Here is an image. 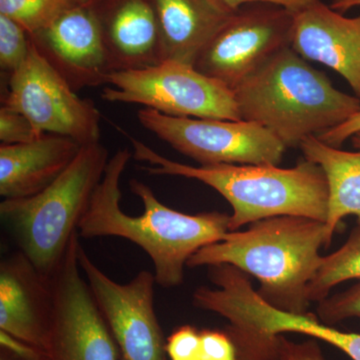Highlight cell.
I'll return each mask as SVG.
<instances>
[{
  "label": "cell",
  "instance_id": "obj_1",
  "mask_svg": "<svg viewBox=\"0 0 360 360\" xmlns=\"http://www.w3.org/2000/svg\"><path fill=\"white\" fill-rule=\"evenodd\" d=\"M131 158L127 148L111 156L78 233L84 238L115 236L131 241L153 260L156 284L176 288L184 283L189 258L200 248L224 240L231 215L176 212L161 203L148 184L134 179L129 180V188L143 203L144 212L137 217L127 214L120 207V179Z\"/></svg>",
  "mask_w": 360,
  "mask_h": 360
},
{
  "label": "cell",
  "instance_id": "obj_2",
  "mask_svg": "<svg viewBox=\"0 0 360 360\" xmlns=\"http://www.w3.org/2000/svg\"><path fill=\"white\" fill-rule=\"evenodd\" d=\"M321 246H328L326 222L283 215L229 231L224 240L194 253L187 266L232 265L257 279V292L272 307L307 314V288L321 265Z\"/></svg>",
  "mask_w": 360,
  "mask_h": 360
},
{
  "label": "cell",
  "instance_id": "obj_3",
  "mask_svg": "<svg viewBox=\"0 0 360 360\" xmlns=\"http://www.w3.org/2000/svg\"><path fill=\"white\" fill-rule=\"evenodd\" d=\"M127 134L134 160L148 163L153 175L195 179L212 187L231 205L229 231L271 217L295 215L326 222L328 184L321 167L303 160L295 167L276 165H219L191 167L168 160L143 142Z\"/></svg>",
  "mask_w": 360,
  "mask_h": 360
},
{
  "label": "cell",
  "instance_id": "obj_4",
  "mask_svg": "<svg viewBox=\"0 0 360 360\" xmlns=\"http://www.w3.org/2000/svg\"><path fill=\"white\" fill-rule=\"evenodd\" d=\"M241 120L257 122L286 148L338 127L360 110V99L335 89L292 47L269 59L233 89Z\"/></svg>",
  "mask_w": 360,
  "mask_h": 360
},
{
  "label": "cell",
  "instance_id": "obj_5",
  "mask_svg": "<svg viewBox=\"0 0 360 360\" xmlns=\"http://www.w3.org/2000/svg\"><path fill=\"white\" fill-rule=\"evenodd\" d=\"M110 158L101 141L82 146L65 172L41 193L0 203L2 224L45 278L51 281L65 259Z\"/></svg>",
  "mask_w": 360,
  "mask_h": 360
},
{
  "label": "cell",
  "instance_id": "obj_6",
  "mask_svg": "<svg viewBox=\"0 0 360 360\" xmlns=\"http://www.w3.org/2000/svg\"><path fill=\"white\" fill-rule=\"evenodd\" d=\"M108 84L101 91L108 103L141 104L174 117L241 120L233 90L186 63L116 71Z\"/></svg>",
  "mask_w": 360,
  "mask_h": 360
},
{
  "label": "cell",
  "instance_id": "obj_7",
  "mask_svg": "<svg viewBox=\"0 0 360 360\" xmlns=\"http://www.w3.org/2000/svg\"><path fill=\"white\" fill-rule=\"evenodd\" d=\"M142 127L201 167L219 165H276L285 146L269 130L248 120L174 117L142 108Z\"/></svg>",
  "mask_w": 360,
  "mask_h": 360
},
{
  "label": "cell",
  "instance_id": "obj_8",
  "mask_svg": "<svg viewBox=\"0 0 360 360\" xmlns=\"http://www.w3.org/2000/svg\"><path fill=\"white\" fill-rule=\"evenodd\" d=\"M1 105L25 115L39 134L65 135L80 146L101 141V115L80 98L32 42L22 65L7 77Z\"/></svg>",
  "mask_w": 360,
  "mask_h": 360
},
{
  "label": "cell",
  "instance_id": "obj_9",
  "mask_svg": "<svg viewBox=\"0 0 360 360\" xmlns=\"http://www.w3.org/2000/svg\"><path fill=\"white\" fill-rule=\"evenodd\" d=\"M295 13L251 4L234 11L206 45L194 68L233 90L283 49L291 46Z\"/></svg>",
  "mask_w": 360,
  "mask_h": 360
},
{
  "label": "cell",
  "instance_id": "obj_10",
  "mask_svg": "<svg viewBox=\"0 0 360 360\" xmlns=\"http://www.w3.org/2000/svg\"><path fill=\"white\" fill-rule=\"evenodd\" d=\"M79 233L51 278L47 360H120V349L78 262Z\"/></svg>",
  "mask_w": 360,
  "mask_h": 360
},
{
  "label": "cell",
  "instance_id": "obj_11",
  "mask_svg": "<svg viewBox=\"0 0 360 360\" xmlns=\"http://www.w3.org/2000/svg\"><path fill=\"white\" fill-rule=\"evenodd\" d=\"M78 262L117 345L120 360H167V340L155 309V274L142 270L129 283H115L82 245Z\"/></svg>",
  "mask_w": 360,
  "mask_h": 360
},
{
  "label": "cell",
  "instance_id": "obj_12",
  "mask_svg": "<svg viewBox=\"0 0 360 360\" xmlns=\"http://www.w3.org/2000/svg\"><path fill=\"white\" fill-rule=\"evenodd\" d=\"M30 37L75 91L108 84L112 70L90 2L71 9Z\"/></svg>",
  "mask_w": 360,
  "mask_h": 360
},
{
  "label": "cell",
  "instance_id": "obj_13",
  "mask_svg": "<svg viewBox=\"0 0 360 360\" xmlns=\"http://www.w3.org/2000/svg\"><path fill=\"white\" fill-rule=\"evenodd\" d=\"M291 47L338 72L360 99V14L347 18L315 0L295 13Z\"/></svg>",
  "mask_w": 360,
  "mask_h": 360
},
{
  "label": "cell",
  "instance_id": "obj_14",
  "mask_svg": "<svg viewBox=\"0 0 360 360\" xmlns=\"http://www.w3.org/2000/svg\"><path fill=\"white\" fill-rule=\"evenodd\" d=\"M112 72L165 60L155 0H91Z\"/></svg>",
  "mask_w": 360,
  "mask_h": 360
},
{
  "label": "cell",
  "instance_id": "obj_15",
  "mask_svg": "<svg viewBox=\"0 0 360 360\" xmlns=\"http://www.w3.org/2000/svg\"><path fill=\"white\" fill-rule=\"evenodd\" d=\"M53 307L51 281L20 252L0 264V330L45 354Z\"/></svg>",
  "mask_w": 360,
  "mask_h": 360
},
{
  "label": "cell",
  "instance_id": "obj_16",
  "mask_svg": "<svg viewBox=\"0 0 360 360\" xmlns=\"http://www.w3.org/2000/svg\"><path fill=\"white\" fill-rule=\"evenodd\" d=\"M82 148L71 137L53 134L28 143L0 144V195L16 200L41 193L65 172Z\"/></svg>",
  "mask_w": 360,
  "mask_h": 360
},
{
  "label": "cell",
  "instance_id": "obj_17",
  "mask_svg": "<svg viewBox=\"0 0 360 360\" xmlns=\"http://www.w3.org/2000/svg\"><path fill=\"white\" fill-rule=\"evenodd\" d=\"M165 60L193 65L233 9L222 0H155Z\"/></svg>",
  "mask_w": 360,
  "mask_h": 360
},
{
  "label": "cell",
  "instance_id": "obj_18",
  "mask_svg": "<svg viewBox=\"0 0 360 360\" xmlns=\"http://www.w3.org/2000/svg\"><path fill=\"white\" fill-rule=\"evenodd\" d=\"M354 151L342 150L309 136L300 143L305 160L323 169L328 184V245L341 220L355 215L360 224V132L352 137Z\"/></svg>",
  "mask_w": 360,
  "mask_h": 360
},
{
  "label": "cell",
  "instance_id": "obj_19",
  "mask_svg": "<svg viewBox=\"0 0 360 360\" xmlns=\"http://www.w3.org/2000/svg\"><path fill=\"white\" fill-rule=\"evenodd\" d=\"M360 281V224L352 229L347 243L328 257H322L321 265L307 288L309 302H321L330 290L347 281Z\"/></svg>",
  "mask_w": 360,
  "mask_h": 360
},
{
  "label": "cell",
  "instance_id": "obj_20",
  "mask_svg": "<svg viewBox=\"0 0 360 360\" xmlns=\"http://www.w3.org/2000/svg\"><path fill=\"white\" fill-rule=\"evenodd\" d=\"M87 2L89 0H0V14L15 21L30 35Z\"/></svg>",
  "mask_w": 360,
  "mask_h": 360
},
{
  "label": "cell",
  "instance_id": "obj_21",
  "mask_svg": "<svg viewBox=\"0 0 360 360\" xmlns=\"http://www.w3.org/2000/svg\"><path fill=\"white\" fill-rule=\"evenodd\" d=\"M32 47L30 34L15 21L0 14V68L7 77L25 63Z\"/></svg>",
  "mask_w": 360,
  "mask_h": 360
},
{
  "label": "cell",
  "instance_id": "obj_22",
  "mask_svg": "<svg viewBox=\"0 0 360 360\" xmlns=\"http://www.w3.org/2000/svg\"><path fill=\"white\" fill-rule=\"evenodd\" d=\"M317 317L333 326L348 319H360V281L349 290L328 296L319 302Z\"/></svg>",
  "mask_w": 360,
  "mask_h": 360
},
{
  "label": "cell",
  "instance_id": "obj_23",
  "mask_svg": "<svg viewBox=\"0 0 360 360\" xmlns=\"http://www.w3.org/2000/svg\"><path fill=\"white\" fill-rule=\"evenodd\" d=\"M41 134L34 129L30 120L22 113L1 105L0 108V141L1 144L28 143L39 139Z\"/></svg>",
  "mask_w": 360,
  "mask_h": 360
},
{
  "label": "cell",
  "instance_id": "obj_24",
  "mask_svg": "<svg viewBox=\"0 0 360 360\" xmlns=\"http://www.w3.org/2000/svg\"><path fill=\"white\" fill-rule=\"evenodd\" d=\"M167 354L170 360H201L200 331L191 326H179L167 338Z\"/></svg>",
  "mask_w": 360,
  "mask_h": 360
},
{
  "label": "cell",
  "instance_id": "obj_25",
  "mask_svg": "<svg viewBox=\"0 0 360 360\" xmlns=\"http://www.w3.org/2000/svg\"><path fill=\"white\" fill-rule=\"evenodd\" d=\"M201 360H239L238 348L225 330L200 331Z\"/></svg>",
  "mask_w": 360,
  "mask_h": 360
},
{
  "label": "cell",
  "instance_id": "obj_26",
  "mask_svg": "<svg viewBox=\"0 0 360 360\" xmlns=\"http://www.w3.org/2000/svg\"><path fill=\"white\" fill-rule=\"evenodd\" d=\"M278 350L281 360H326L314 340L295 342L281 335L278 338Z\"/></svg>",
  "mask_w": 360,
  "mask_h": 360
},
{
  "label": "cell",
  "instance_id": "obj_27",
  "mask_svg": "<svg viewBox=\"0 0 360 360\" xmlns=\"http://www.w3.org/2000/svg\"><path fill=\"white\" fill-rule=\"evenodd\" d=\"M0 345L20 360H47L46 355L39 348L8 335L6 331L0 330Z\"/></svg>",
  "mask_w": 360,
  "mask_h": 360
},
{
  "label": "cell",
  "instance_id": "obj_28",
  "mask_svg": "<svg viewBox=\"0 0 360 360\" xmlns=\"http://www.w3.org/2000/svg\"><path fill=\"white\" fill-rule=\"evenodd\" d=\"M359 132H360V110L352 117L348 118L347 122L341 123L335 129H329L328 131L319 134L317 137L328 146L340 148L345 141L352 139L354 134H359Z\"/></svg>",
  "mask_w": 360,
  "mask_h": 360
},
{
  "label": "cell",
  "instance_id": "obj_29",
  "mask_svg": "<svg viewBox=\"0 0 360 360\" xmlns=\"http://www.w3.org/2000/svg\"><path fill=\"white\" fill-rule=\"evenodd\" d=\"M222 1L233 11H238V8L246 6V4H266L284 7L292 13H296V11L304 8L305 6H309L315 0H222Z\"/></svg>",
  "mask_w": 360,
  "mask_h": 360
},
{
  "label": "cell",
  "instance_id": "obj_30",
  "mask_svg": "<svg viewBox=\"0 0 360 360\" xmlns=\"http://www.w3.org/2000/svg\"><path fill=\"white\" fill-rule=\"evenodd\" d=\"M329 6L338 13H345L354 7L360 6V0H331Z\"/></svg>",
  "mask_w": 360,
  "mask_h": 360
},
{
  "label": "cell",
  "instance_id": "obj_31",
  "mask_svg": "<svg viewBox=\"0 0 360 360\" xmlns=\"http://www.w3.org/2000/svg\"><path fill=\"white\" fill-rule=\"evenodd\" d=\"M0 360H7L6 359H4V357H1V359Z\"/></svg>",
  "mask_w": 360,
  "mask_h": 360
},
{
  "label": "cell",
  "instance_id": "obj_32",
  "mask_svg": "<svg viewBox=\"0 0 360 360\" xmlns=\"http://www.w3.org/2000/svg\"><path fill=\"white\" fill-rule=\"evenodd\" d=\"M89 1H91V0H89Z\"/></svg>",
  "mask_w": 360,
  "mask_h": 360
}]
</instances>
